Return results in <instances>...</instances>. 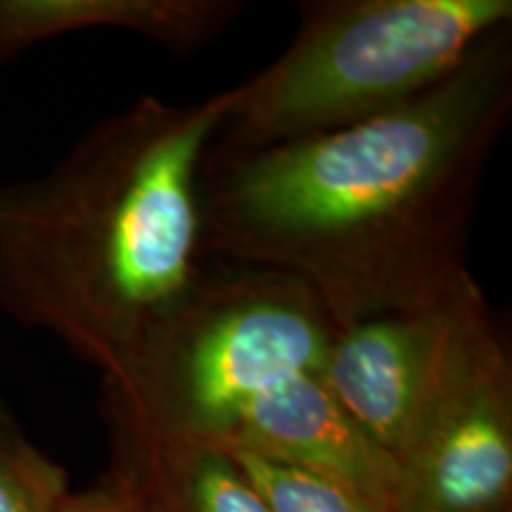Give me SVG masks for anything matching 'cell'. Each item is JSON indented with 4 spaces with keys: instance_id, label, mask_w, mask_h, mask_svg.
<instances>
[{
    "instance_id": "obj_8",
    "label": "cell",
    "mask_w": 512,
    "mask_h": 512,
    "mask_svg": "<svg viewBox=\"0 0 512 512\" xmlns=\"http://www.w3.org/2000/svg\"><path fill=\"white\" fill-rule=\"evenodd\" d=\"M245 10L242 0H0V64L91 29L131 31L188 57L219 41Z\"/></svg>"
},
{
    "instance_id": "obj_7",
    "label": "cell",
    "mask_w": 512,
    "mask_h": 512,
    "mask_svg": "<svg viewBox=\"0 0 512 512\" xmlns=\"http://www.w3.org/2000/svg\"><path fill=\"white\" fill-rule=\"evenodd\" d=\"M107 479L136 512H271L228 451L105 418Z\"/></svg>"
},
{
    "instance_id": "obj_1",
    "label": "cell",
    "mask_w": 512,
    "mask_h": 512,
    "mask_svg": "<svg viewBox=\"0 0 512 512\" xmlns=\"http://www.w3.org/2000/svg\"><path fill=\"white\" fill-rule=\"evenodd\" d=\"M512 117V29L418 98L252 152L209 150L202 254L297 278L337 330L439 304L470 278L486 166Z\"/></svg>"
},
{
    "instance_id": "obj_5",
    "label": "cell",
    "mask_w": 512,
    "mask_h": 512,
    "mask_svg": "<svg viewBox=\"0 0 512 512\" xmlns=\"http://www.w3.org/2000/svg\"><path fill=\"white\" fill-rule=\"evenodd\" d=\"M394 465L396 512L512 510V363L484 292Z\"/></svg>"
},
{
    "instance_id": "obj_4",
    "label": "cell",
    "mask_w": 512,
    "mask_h": 512,
    "mask_svg": "<svg viewBox=\"0 0 512 512\" xmlns=\"http://www.w3.org/2000/svg\"><path fill=\"white\" fill-rule=\"evenodd\" d=\"M299 17L290 46L235 86L214 152L332 133L418 98L512 24V0H304Z\"/></svg>"
},
{
    "instance_id": "obj_12",
    "label": "cell",
    "mask_w": 512,
    "mask_h": 512,
    "mask_svg": "<svg viewBox=\"0 0 512 512\" xmlns=\"http://www.w3.org/2000/svg\"><path fill=\"white\" fill-rule=\"evenodd\" d=\"M510 512H512V510H510Z\"/></svg>"
},
{
    "instance_id": "obj_10",
    "label": "cell",
    "mask_w": 512,
    "mask_h": 512,
    "mask_svg": "<svg viewBox=\"0 0 512 512\" xmlns=\"http://www.w3.org/2000/svg\"><path fill=\"white\" fill-rule=\"evenodd\" d=\"M67 494L64 467L31 444L0 406V512H57Z\"/></svg>"
},
{
    "instance_id": "obj_11",
    "label": "cell",
    "mask_w": 512,
    "mask_h": 512,
    "mask_svg": "<svg viewBox=\"0 0 512 512\" xmlns=\"http://www.w3.org/2000/svg\"><path fill=\"white\" fill-rule=\"evenodd\" d=\"M57 512H136L131 503L126 501L124 494L114 486L110 479L93 486V489L81 491V494H72L69 491L64 498L60 510Z\"/></svg>"
},
{
    "instance_id": "obj_2",
    "label": "cell",
    "mask_w": 512,
    "mask_h": 512,
    "mask_svg": "<svg viewBox=\"0 0 512 512\" xmlns=\"http://www.w3.org/2000/svg\"><path fill=\"white\" fill-rule=\"evenodd\" d=\"M238 88L143 95L0 183V309L110 377L202 273L200 178Z\"/></svg>"
},
{
    "instance_id": "obj_6",
    "label": "cell",
    "mask_w": 512,
    "mask_h": 512,
    "mask_svg": "<svg viewBox=\"0 0 512 512\" xmlns=\"http://www.w3.org/2000/svg\"><path fill=\"white\" fill-rule=\"evenodd\" d=\"M482 292L465 278L439 304L384 313L337 330L323 380L351 422L396 456L437 384L467 306Z\"/></svg>"
},
{
    "instance_id": "obj_3",
    "label": "cell",
    "mask_w": 512,
    "mask_h": 512,
    "mask_svg": "<svg viewBox=\"0 0 512 512\" xmlns=\"http://www.w3.org/2000/svg\"><path fill=\"white\" fill-rule=\"evenodd\" d=\"M335 323L297 278L202 268L102 384L105 418L342 479L394 510L396 465L325 389Z\"/></svg>"
},
{
    "instance_id": "obj_9",
    "label": "cell",
    "mask_w": 512,
    "mask_h": 512,
    "mask_svg": "<svg viewBox=\"0 0 512 512\" xmlns=\"http://www.w3.org/2000/svg\"><path fill=\"white\" fill-rule=\"evenodd\" d=\"M228 453L271 512H392L325 472L240 448Z\"/></svg>"
}]
</instances>
